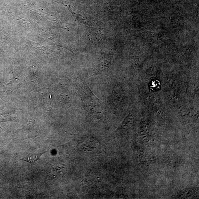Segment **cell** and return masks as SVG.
Listing matches in <instances>:
<instances>
[{
	"label": "cell",
	"mask_w": 199,
	"mask_h": 199,
	"mask_svg": "<svg viewBox=\"0 0 199 199\" xmlns=\"http://www.w3.org/2000/svg\"><path fill=\"white\" fill-rule=\"evenodd\" d=\"M44 153H39V154H37L36 155L31 156L29 157H27L25 158H22V159H20V160L27 162L29 163L32 164V165H34L36 163V162H37L39 159L40 157Z\"/></svg>",
	"instance_id": "obj_1"
},
{
	"label": "cell",
	"mask_w": 199,
	"mask_h": 199,
	"mask_svg": "<svg viewBox=\"0 0 199 199\" xmlns=\"http://www.w3.org/2000/svg\"><path fill=\"white\" fill-rule=\"evenodd\" d=\"M160 82L157 81H154L152 83L150 87L153 90H158L160 88Z\"/></svg>",
	"instance_id": "obj_2"
}]
</instances>
